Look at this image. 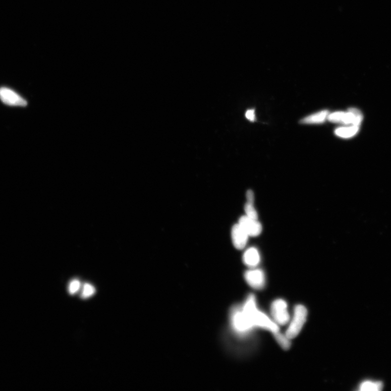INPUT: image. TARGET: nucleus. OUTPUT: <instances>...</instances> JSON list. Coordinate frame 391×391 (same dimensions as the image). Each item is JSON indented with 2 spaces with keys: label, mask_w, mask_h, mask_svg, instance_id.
I'll use <instances>...</instances> for the list:
<instances>
[{
  "label": "nucleus",
  "mask_w": 391,
  "mask_h": 391,
  "mask_svg": "<svg viewBox=\"0 0 391 391\" xmlns=\"http://www.w3.org/2000/svg\"><path fill=\"white\" fill-rule=\"evenodd\" d=\"M241 308L252 329L259 327L274 334L280 332L279 325L258 309L256 298L253 294H249Z\"/></svg>",
  "instance_id": "f257e3e1"
},
{
  "label": "nucleus",
  "mask_w": 391,
  "mask_h": 391,
  "mask_svg": "<svg viewBox=\"0 0 391 391\" xmlns=\"http://www.w3.org/2000/svg\"><path fill=\"white\" fill-rule=\"evenodd\" d=\"M307 309L301 304L296 306L294 309L293 317L287 329L285 335L290 339L295 338L302 331L307 320Z\"/></svg>",
  "instance_id": "f03ea898"
},
{
  "label": "nucleus",
  "mask_w": 391,
  "mask_h": 391,
  "mask_svg": "<svg viewBox=\"0 0 391 391\" xmlns=\"http://www.w3.org/2000/svg\"><path fill=\"white\" fill-rule=\"evenodd\" d=\"M271 315L273 320L278 325L284 326L290 320L285 300L278 299L275 300L271 306Z\"/></svg>",
  "instance_id": "7ed1b4c3"
},
{
  "label": "nucleus",
  "mask_w": 391,
  "mask_h": 391,
  "mask_svg": "<svg viewBox=\"0 0 391 391\" xmlns=\"http://www.w3.org/2000/svg\"><path fill=\"white\" fill-rule=\"evenodd\" d=\"M0 100L6 105L25 107L27 103L25 100L13 90L7 88H0Z\"/></svg>",
  "instance_id": "20e7f679"
},
{
  "label": "nucleus",
  "mask_w": 391,
  "mask_h": 391,
  "mask_svg": "<svg viewBox=\"0 0 391 391\" xmlns=\"http://www.w3.org/2000/svg\"><path fill=\"white\" fill-rule=\"evenodd\" d=\"M244 277L248 284L252 287L257 290L264 287L266 279L262 270L255 269L247 271Z\"/></svg>",
  "instance_id": "39448f33"
},
{
  "label": "nucleus",
  "mask_w": 391,
  "mask_h": 391,
  "mask_svg": "<svg viewBox=\"0 0 391 391\" xmlns=\"http://www.w3.org/2000/svg\"><path fill=\"white\" fill-rule=\"evenodd\" d=\"M239 224L249 236L256 237L262 233V225L258 220L249 218L246 215L239 219Z\"/></svg>",
  "instance_id": "423d86ee"
},
{
  "label": "nucleus",
  "mask_w": 391,
  "mask_h": 391,
  "mask_svg": "<svg viewBox=\"0 0 391 391\" xmlns=\"http://www.w3.org/2000/svg\"><path fill=\"white\" fill-rule=\"evenodd\" d=\"M249 235L242 229L239 223L235 224L231 229V238L234 247L238 249L245 248L248 239Z\"/></svg>",
  "instance_id": "0eeeda50"
},
{
  "label": "nucleus",
  "mask_w": 391,
  "mask_h": 391,
  "mask_svg": "<svg viewBox=\"0 0 391 391\" xmlns=\"http://www.w3.org/2000/svg\"><path fill=\"white\" fill-rule=\"evenodd\" d=\"M243 261L249 267H256L260 262V257L257 249L254 248L247 249L243 254Z\"/></svg>",
  "instance_id": "6e6552de"
},
{
  "label": "nucleus",
  "mask_w": 391,
  "mask_h": 391,
  "mask_svg": "<svg viewBox=\"0 0 391 391\" xmlns=\"http://www.w3.org/2000/svg\"><path fill=\"white\" fill-rule=\"evenodd\" d=\"M329 115L328 111H322L302 119L300 122L304 124H315L324 122Z\"/></svg>",
  "instance_id": "1a4fd4ad"
},
{
  "label": "nucleus",
  "mask_w": 391,
  "mask_h": 391,
  "mask_svg": "<svg viewBox=\"0 0 391 391\" xmlns=\"http://www.w3.org/2000/svg\"><path fill=\"white\" fill-rule=\"evenodd\" d=\"M360 127L350 126L339 127L335 129V133L339 137L342 138H352L359 132Z\"/></svg>",
  "instance_id": "9d476101"
},
{
  "label": "nucleus",
  "mask_w": 391,
  "mask_h": 391,
  "mask_svg": "<svg viewBox=\"0 0 391 391\" xmlns=\"http://www.w3.org/2000/svg\"><path fill=\"white\" fill-rule=\"evenodd\" d=\"M383 388V384L381 382L365 381L360 385V390L361 391H380Z\"/></svg>",
  "instance_id": "9b49d317"
},
{
  "label": "nucleus",
  "mask_w": 391,
  "mask_h": 391,
  "mask_svg": "<svg viewBox=\"0 0 391 391\" xmlns=\"http://www.w3.org/2000/svg\"><path fill=\"white\" fill-rule=\"evenodd\" d=\"M274 336L276 341L280 345L281 348L287 350L290 347V339L285 335V334L284 335V334L279 332L275 334Z\"/></svg>",
  "instance_id": "f8f14e48"
},
{
  "label": "nucleus",
  "mask_w": 391,
  "mask_h": 391,
  "mask_svg": "<svg viewBox=\"0 0 391 391\" xmlns=\"http://www.w3.org/2000/svg\"><path fill=\"white\" fill-rule=\"evenodd\" d=\"M253 205V203L247 202L245 206V211L247 217L254 220H258V213Z\"/></svg>",
  "instance_id": "ddd939ff"
},
{
  "label": "nucleus",
  "mask_w": 391,
  "mask_h": 391,
  "mask_svg": "<svg viewBox=\"0 0 391 391\" xmlns=\"http://www.w3.org/2000/svg\"><path fill=\"white\" fill-rule=\"evenodd\" d=\"M344 114L343 112H337L332 113L328 116V120L334 123H341Z\"/></svg>",
  "instance_id": "4468645a"
},
{
  "label": "nucleus",
  "mask_w": 391,
  "mask_h": 391,
  "mask_svg": "<svg viewBox=\"0 0 391 391\" xmlns=\"http://www.w3.org/2000/svg\"><path fill=\"white\" fill-rule=\"evenodd\" d=\"M95 288L93 286L86 283L84 285L81 297L84 299L88 298L92 296L95 293Z\"/></svg>",
  "instance_id": "2eb2a0df"
},
{
  "label": "nucleus",
  "mask_w": 391,
  "mask_h": 391,
  "mask_svg": "<svg viewBox=\"0 0 391 391\" xmlns=\"http://www.w3.org/2000/svg\"><path fill=\"white\" fill-rule=\"evenodd\" d=\"M81 287V283L78 280H72L69 287V292L71 294L76 293Z\"/></svg>",
  "instance_id": "dca6fc26"
},
{
  "label": "nucleus",
  "mask_w": 391,
  "mask_h": 391,
  "mask_svg": "<svg viewBox=\"0 0 391 391\" xmlns=\"http://www.w3.org/2000/svg\"><path fill=\"white\" fill-rule=\"evenodd\" d=\"M245 116L248 120L252 122L254 121L255 120V118H256V115H255L254 110H248L246 112Z\"/></svg>",
  "instance_id": "f3484780"
},
{
  "label": "nucleus",
  "mask_w": 391,
  "mask_h": 391,
  "mask_svg": "<svg viewBox=\"0 0 391 391\" xmlns=\"http://www.w3.org/2000/svg\"><path fill=\"white\" fill-rule=\"evenodd\" d=\"M246 198H247V202L253 203L254 202V195L253 193V191L252 190H248L246 194Z\"/></svg>",
  "instance_id": "a211bd4d"
}]
</instances>
